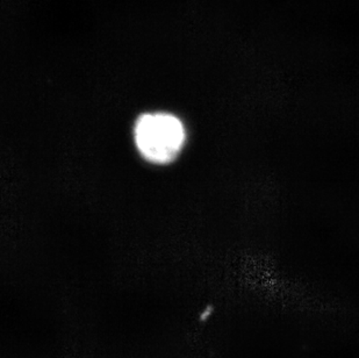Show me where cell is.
I'll use <instances>...</instances> for the list:
<instances>
[{
  "label": "cell",
  "mask_w": 359,
  "mask_h": 358,
  "mask_svg": "<svg viewBox=\"0 0 359 358\" xmlns=\"http://www.w3.org/2000/svg\"><path fill=\"white\" fill-rule=\"evenodd\" d=\"M134 136L137 149L147 161L166 164L180 154L185 142V129L175 115L153 113L140 117Z\"/></svg>",
  "instance_id": "6da1fadb"
}]
</instances>
